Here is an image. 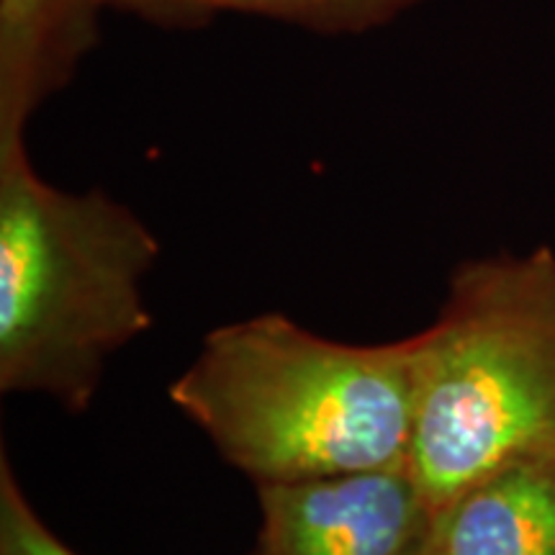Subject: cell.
Masks as SVG:
<instances>
[{
    "label": "cell",
    "instance_id": "1",
    "mask_svg": "<svg viewBox=\"0 0 555 555\" xmlns=\"http://www.w3.org/2000/svg\"><path fill=\"white\" fill-rule=\"evenodd\" d=\"M170 401L253 483L409 461L412 345H350L278 311L208 332Z\"/></svg>",
    "mask_w": 555,
    "mask_h": 555
},
{
    "label": "cell",
    "instance_id": "2",
    "mask_svg": "<svg viewBox=\"0 0 555 555\" xmlns=\"http://www.w3.org/2000/svg\"><path fill=\"white\" fill-rule=\"evenodd\" d=\"M152 229L103 191L69 193L0 150V391L88 412L106 360L152 327Z\"/></svg>",
    "mask_w": 555,
    "mask_h": 555
},
{
    "label": "cell",
    "instance_id": "3",
    "mask_svg": "<svg viewBox=\"0 0 555 555\" xmlns=\"http://www.w3.org/2000/svg\"><path fill=\"white\" fill-rule=\"evenodd\" d=\"M409 345V466L435 515L496 468L555 455L551 247L463 262L440 314Z\"/></svg>",
    "mask_w": 555,
    "mask_h": 555
},
{
    "label": "cell",
    "instance_id": "4",
    "mask_svg": "<svg viewBox=\"0 0 555 555\" xmlns=\"http://www.w3.org/2000/svg\"><path fill=\"white\" fill-rule=\"evenodd\" d=\"M253 555H406L435 525L409 461L304 481L255 483Z\"/></svg>",
    "mask_w": 555,
    "mask_h": 555
},
{
    "label": "cell",
    "instance_id": "5",
    "mask_svg": "<svg viewBox=\"0 0 555 555\" xmlns=\"http://www.w3.org/2000/svg\"><path fill=\"white\" fill-rule=\"evenodd\" d=\"M106 9L108 0H0V150L26 144L31 116L99 44Z\"/></svg>",
    "mask_w": 555,
    "mask_h": 555
},
{
    "label": "cell",
    "instance_id": "6",
    "mask_svg": "<svg viewBox=\"0 0 555 555\" xmlns=\"http://www.w3.org/2000/svg\"><path fill=\"white\" fill-rule=\"evenodd\" d=\"M442 555H555V455L509 463L435 515Z\"/></svg>",
    "mask_w": 555,
    "mask_h": 555
},
{
    "label": "cell",
    "instance_id": "7",
    "mask_svg": "<svg viewBox=\"0 0 555 555\" xmlns=\"http://www.w3.org/2000/svg\"><path fill=\"white\" fill-rule=\"evenodd\" d=\"M422 0H108L159 26H198L219 13H247L317 34H365L404 16Z\"/></svg>",
    "mask_w": 555,
    "mask_h": 555
},
{
    "label": "cell",
    "instance_id": "8",
    "mask_svg": "<svg viewBox=\"0 0 555 555\" xmlns=\"http://www.w3.org/2000/svg\"><path fill=\"white\" fill-rule=\"evenodd\" d=\"M0 555H78L37 515L5 453L0 457Z\"/></svg>",
    "mask_w": 555,
    "mask_h": 555
},
{
    "label": "cell",
    "instance_id": "9",
    "mask_svg": "<svg viewBox=\"0 0 555 555\" xmlns=\"http://www.w3.org/2000/svg\"><path fill=\"white\" fill-rule=\"evenodd\" d=\"M406 555H442V551H440V547H437L433 532H429V535H427L425 540H422L420 545H414L412 551H409Z\"/></svg>",
    "mask_w": 555,
    "mask_h": 555
}]
</instances>
